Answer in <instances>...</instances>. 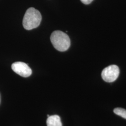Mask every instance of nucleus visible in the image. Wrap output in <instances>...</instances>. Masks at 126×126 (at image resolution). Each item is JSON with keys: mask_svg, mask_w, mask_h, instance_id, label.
<instances>
[{"mask_svg": "<svg viewBox=\"0 0 126 126\" xmlns=\"http://www.w3.org/2000/svg\"><path fill=\"white\" fill-rule=\"evenodd\" d=\"M80 0L83 3L86 5L90 4L93 1V0Z\"/></svg>", "mask_w": 126, "mask_h": 126, "instance_id": "obj_7", "label": "nucleus"}, {"mask_svg": "<svg viewBox=\"0 0 126 126\" xmlns=\"http://www.w3.org/2000/svg\"><path fill=\"white\" fill-rule=\"evenodd\" d=\"M47 126H62L60 117L57 115L50 116L46 121Z\"/></svg>", "mask_w": 126, "mask_h": 126, "instance_id": "obj_5", "label": "nucleus"}, {"mask_svg": "<svg viewBox=\"0 0 126 126\" xmlns=\"http://www.w3.org/2000/svg\"><path fill=\"white\" fill-rule=\"evenodd\" d=\"M120 70L118 66L116 65H111L104 69L101 76L104 81L111 83L117 79Z\"/></svg>", "mask_w": 126, "mask_h": 126, "instance_id": "obj_3", "label": "nucleus"}, {"mask_svg": "<svg viewBox=\"0 0 126 126\" xmlns=\"http://www.w3.org/2000/svg\"><path fill=\"white\" fill-rule=\"evenodd\" d=\"M50 116L49 115V114H48V115H47V117H48H48H50Z\"/></svg>", "mask_w": 126, "mask_h": 126, "instance_id": "obj_8", "label": "nucleus"}, {"mask_svg": "<svg viewBox=\"0 0 126 126\" xmlns=\"http://www.w3.org/2000/svg\"><path fill=\"white\" fill-rule=\"evenodd\" d=\"M113 112L116 114L126 119V110L124 108H117L113 110Z\"/></svg>", "mask_w": 126, "mask_h": 126, "instance_id": "obj_6", "label": "nucleus"}, {"mask_svg": "<svg viewBox=\"0 0 126 126\" xmlns=\"http://www.w3.org/2000/svg\"><path fill=\"white\" fill-rule=\"evenodd\" d=\"M50 39L54 48L59 51L67 50L71 45V41L69 36L63 32L60 31L53 32Z\"/></svg>", "mask_w": 126, "mask_h": 126, "instance_id": "obj_2", "label": "nucleus"}, {"mask_svg": "<svg viewBox=\"0 0 126 126\" xmlns=\"http://www.w3.org/2000/svg\"><path fill=\"white\" fill-rule=\"evenodd\" d=\"M42 20L40 12L34 8L27 9L23 19L24 28L27 30H31L39 26Z\"/></svg>", "mask_w": 126, "mask_h": 126, "instance_id": "obj_1", "label": "nucleus"}, {"mask_svg": "<svg viewBox=\"0 0 126 126\" xmlns=\"http://www.w3.org/2000/svg\"><path fill=\"white\" fill-rule=\"evenodd\" d=\"M11 68L14 72L23 77L26 78L32 75V69L26 63L16 62L12 64Z\"/></svg>", "mask_w": 126, "mask_h": 126, "instance_id": "obj_4", "label": "nucleus"}]
</instances>
